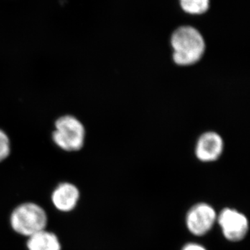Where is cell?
Returning a JSON list of instances; mask_svg holds the SVG:
<instances>
[{"label": "cell", "mask_w": 250, "mask_h": 250, "mask_svg": "<svg viewBox=\"0 0 250 250\" xmlns=\"http://www.w3.org/2000/svg\"><path fill=\"white\" fill-rule=\"evenodd\" d=\"M172 60L179 66L188 67L200 62L206 52V42L201 32L190 25H182L170 37Z\"/></svg>", "instance_id": "cell-1"}, {"label": "cell", "mask_w": 250, "mask_h": 250, "mask_svg": "<svg viewBox=\"0 0 250 250\" xmlns=\"http://www.w3.org/2000/svg\"><path fill=\"white\" fill-rule=\"evenodd\" d=\"M9 224L14 232L28 238L47 229L48 215L41 205L24 202L11 211Z\"/></svg>", "instance_id": "cell-2"}, {"label": "cell", "mask_w": 250, "mask_h": 250, "mask_svg": "<svg viewBox=\"0 0 250 250\" xmlns=\"http://www.w3.org/2000/svg\"><path fill=\"white\" fill-rule=\"evenodd\" d=\"M55 126L52 138L59 147L65 151H77L83 147L85 129L76 118L62 116L57 120Z\"/></svg>", "instance_id": "cell-3"}, {"label": "cell", "mask_w": 250, "mask_h": 250, "mask_svg": "<svg viewBox=\"0 0 250 250\" xmlns=\"http://www.w3.org/2000/svg\"><path fill=\"white\" fill-rule=\"evenodd\" d=\"M217 220L225 238L231 242H238L246 236L249 221L246 215L233 208H224Z\"/></svg>", "instance_id": "cell-4"}, {"label": "cell", "mask_w": 250, "mask_h": 250, "mask_svg": "<svg viewBox=\"0 0 250 250\" xmlns=\"http://www.w3.org/2000/svg\"><path fill=\"white\" fill-rule=\"evenodd\" d=\"M216 220V213L211 206L198 203L188 211L186 224L192 234L202 236L209 232Z\"/></svg>", "instance_id": "cell-5"}, {"label": "cell", "mask_w": 250, "mask_h": 250, "mask_svg": "<svg viewBox=\"0 0 250 250\" xmlns=\"http://www.w3.org/2000/svg\"><path fill=\"white\" fill-rule=\"evenodd\" d=\"M224 147V140L218 133L206 131L197 139L195 147V156L202 162H213L222 156Z\"/></svg>", "instance_id": "cell-6"}, {"label": "cell", "mask_w": 250, "mask_h": 250, "mask_svg": "<svg viewBox=\"0 0 250 250\" xmlns=\"http://www.w3.org/2000/svg\"><path fill=\"white\" fill-rule=\"evenodd\" d=\"M80 198V190L76 186L67 182L59 184L51 195L54 208L62 213H69L75 209Z\"/></svg>", "instance_id": "cell-7"}, {"label": "cell", "mask_w": 250, "mask_h": 250, "mask_svg": "<svg viewBox=\"0 0 250 250\" xmlns=\"http://www.w3.org/2000/svg\"><path fill=\"white\" fill-rule=\"evenodd\" d=\"M27 250H62V243L55 233L47 229L28 237Z\"/></svg>", "instance_id": "cell-8"}, {"label": "cell", "mask_w": 250, "mask_h": 250, "mask_svg": "<svg viewBox=\"0 0 250 250\" xmlns=\"http://www.w3.org/2000/svg\"><path fill=\"white\" fill-rule=\"evenodd\" d=\"M179 4L188 14L202 15L209 9L210 0H179Z\"/></svg>", "instance_id": "cell-9"}, {"label": "cell", "mask_w": 250, "mask_h": 250, "mask_svg": "<svg viewBox=\"0 0 250 250\" xmlns=\"http://www.w3.org/2000/svg\"><path fill=\"white\" fill-rule=\"evenodd\" d=\"M10 153V142L7 135L0 130V162L4 160Z\"/></svg>", "instance_id": "cell-10"}, {"label": "cell", "mask_w": 250, "mask_h": 250, "mask_svg": "<svg viewBox=\"0 0 250 250\" xmlns=\"http://www.w3.org/2000/svg\"><path fill=\"white\" fill-rule=\"evenodd\" d=\"M182 250H207L205 247L197 243H188Z\"/></svg>", "instance_id": "cell-11"}]
</instances>
